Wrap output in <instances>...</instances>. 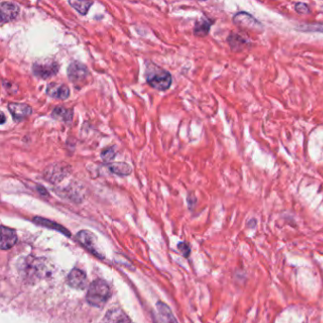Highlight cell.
Listing matches in <instances>:
<instances>
[{
  "mask_svg": "<svg viewBox=\"0 0 323 323\" xmlns=\"http://www.w3.org/2000/svg\"><path fill=\"white\" fill-rule=\"evenodd\" d=\"M46 92L49 97L58 99V100H67V98L70 96V90H69L68 86L65 84L50 83L47 86Z\"/></svg>",
  "mask_w": 323,
  "mask_h": 323,
  "instance_id": "8",
  "label": "cell"
},
{
  "mask_svg": "<svg viewBox=\"0 0 323 323\" xmlns=\"http://www.w3.org/2000/svg\"><path fill=\"white\" fill-rule=\"evenodd\" d=\"M115 156H116V151H115V148L113 146L105 148L101 153L102 160L106 163L112 162L114 160Z\"/></svg>",
  "mask_w": 323,
  "mask_h": 323,
  "instance_id": "19",
  "label": "cell"
},
{
  "mask_svg": "<svg viewBox=\"0 0 323 323\" xmlns=\"http://www.w3.org/2000/svg\"><path fill=\"white\" fill-rule=\"evenodd\" d=\"M228 43L230 48L234 51H242L244 48H247L248 44L247 39L242 37L238 33L229 34L228 37Z\"/></svg>",
  "mask_w": 323,
  "mask_h": 323,
  "instance_id": "14",
  "label": "cell"
},
{
  "mask_svg": "<svg viewBox=\"0 0 323 323\" xmlns=\"http://www.w3.org/2000/svg\"><path fill=\"white\" fill-rule=\"evenodd\" d=\"M213 25V21L207 17H202L201 19L198 20L195 25H194V29L193 32L196 36L204 37L209 34V30L211 26Z\"/></svg>",
  "mask_w": 323,
  "mask_h": 323,
  "instance_id": "12",
  "label": "cell"
},
{
  "mask_svg": "<svg viewBox=\"0 0 323 323\" xmlns=\"http://www.w3.org/2000/svg\"><path fill=\"white\" fill-rule=\"evenodd\" d=\"M159 304L162 306V307H160V306L158 305V306H159V311H160L162 316H163V318L167 321V323H176V321H175V319L173 318V316L171 315V311L169 312V310H170L169 307L166 306L165 304H162V303H159Z\"/></svg>",
  "mask_w": 323,
  "mask_h": 323,
  "instance_id": "18",
  "label": "cell"
},
{
  "mask_svg": "<svg viewBox=\"0 0 323 323\" xmlns=\"http://www.w3.org/2000/svg\"><path fill=\"white\" fill-rule=\"evenodd\" d=\"M108 169L111 172L119 176H128L132 172V168L125 162H114L108 165Z\"/></svg>",
  "mask_w": 323,
  "mask_h": 323,
  "instance_id": "15",
  "label": "cell"
},
{
  "mask_svg": "<svg viewBox=\"0 0 323 323\" xmlns=\"http://www.w3.org/2000/svg\"><path fill=\"white\" fill-rule=\"evenodd\" d=\"M34 222H36V223H37V224H39V225L45 226V227H51V228H55V229L63 230V231H64V232H65V233H66L67 235V234L69 235V233L66 232L67 230H65V229L62 228V227H59L56 223H52V222H50V221H48V220H46V219L43 218H35L34 219Z\"/></svg>",
  "mask_w": 323,
  "mask_h": 323,
  "instance_id": "20",
  "label": "cell"
},
{
  "mask_svg": "<svg viewBox=\"0 0 323 323\" xmlns=\"http://www.w3.org/2000/svg\"><path fill=\"white\" fill-rule=\"evenodd\" d=\"M67 283L72 288L84 289L87 283L86 273L78 268L72 269L67 277Z\"/></svg>",
  "mask_w": 323,
  "mask_h": 323,
  "instance_id": "9",
  "label": "cell"
},
{
  "mask_svg": "<svg viewBox=\"0 0 323 323\" xmlns=\"http://www.w3.org/2000/svg\"><path fill=\"white\" fill-rule=\"evenodd\" d=\"M78 239L79 241L84 245L86 246V247H87L90 251H92L93 253H95L97 255L98 254V251L96 250V241L95 237L93 236L92 233L86 231V230H83L81 231L79 234H78Z\"/></svg>",
  "mask_w": 323,
  "mask_h": 323,
  "instance_id": "16",
  "label": "cell"
},
{
  "mask_svg": "<svg viewBox=\"0 0 323 323\" xmlns=\"http://www.w3.org/2000/svg\"><path fill=\"white\" fill-rule=\"evenodd\" d=\"M60 66L54 60H44L37 61L32 66V72L40 79L46 80L56 75L59 71Z\"/></svg>",
  "mask_w": 323,
  "mask_h": 323,
  "instance_id": "4",
  "label": "cell"
},
{
  "mask_svg": "<svg viewBox=\"0 0 323 323\" xmlns=\"http://www.w3.org/2000/svg\"><path fill=\"white\" fill-rule=\"evenodd\" d=\"M233 23L238 28L251 32L261 33L264 29V26L256 18L245 11L236 13L233 17Z\"/></svg>",
  "mask_w": 323,
  "mask_h": 323,
  "instance_id": "3",
  "label": "cell"
},
{
  "mask_svg": "<svg viewBox=\"0 0 323 323\" xmlns=\"http://www.w3.org/2000/svg\"><path fill=\"white\" fill-rule=\"evenodd\" d=\"M104 323H132L129 317L123 310L116 308L109 310L104 319Z\"/></svg>",
  "mask_w": 323,
  "mask_h": 323,
  "instance_id": "11",
  "label": "cell"
},
{
  "mask_svg": "<svg viewBox=\"0 0 323 323\" xmlns=\"http://www.w3.org/2000/svg\"><path fill=\"white\" fill-rule=\"evenodd\" d=\"M144 76L146 82L152 86L153 88L159 91H165L169 89L172 83L171 73L162 67H157L154 64H151L150 67H146Z\"/></svg>",
  "mask_w": 323,
  "mask_h": 323,
  "instance_id": "1",
  "label": "cell"
},
{
  "mask_svg": "<svg viewBox=\"0 0 323 323\" xmlns=\"http://www.w3.org/2000/svg\"><path fill=\"white\" fill-rule=\"evenodd\" d=\"M1 249L6 250L13 247L17 243V235L16 232L10 228H6L2 226L1 228Z\"/></svg>",
  "mask_w": 323,
  "mask_h": 323,
  "instance_id": "10",
  "label": "cell"
},
{
  "mask_svg": "<svg viewBox=\"0 0 323 323\" xmlns=\"http://www.w3.org/2000/svg\"><path fill=\"white\" fill-rule=\"evenodd\" d=\"M68 4L76 10L80 14L86 15L90 9V7L93 5V2L91 1H68Z\"/></svg>",
  "mask_w": 323,
  "mask_h": 323,
  "instance_id": "17",
  "label": "cell"
},
{
  "mask_svg": "<svg viewBox=\"0 0 323 323\" xmlns=\"http://www.w3.org/2000/svg\"><path fill=\"white\" fill-rule=\"evenodd\" d=\"M178 248H179V250H180L181 252H182L185 256H189V254L190 253V247H189V246H188L187 244H185V243L179 244V247H178Z\"/></svg>",
  "mask_w": 323,
  "mask_h": 323,
  "instance_id": "22",
  "label": "cell"
},
{
  "mask_svg": "<svg viewBox=\"0 0 323 323\" xmlns=\"http://www.w3.org/2000/svg\"><path fill=\"white\" fill-rule=\"evenodd\" d=\"M1 124H4L5 123H6V116H5V114L3 113V112H1Z\"/></svg>",
  "mask_w": 323,
  "mask_h": 323,
  "instance_id": "24",
  "label": "cell"
},
{
  "mask_svg": "<svg viewBox=\"0 0 323 323\" xmlns=\"http://www.w3.org/2000/svg\"><path fill=\"white\" fill-rule=\"evenodd\" d=\"M295 10L299 14H308V13H310L309 7L305 3H302V2H299V3L295 4Z\"/></svg>",
  "mask_w": 323,
  "mask_h": 323,
  "instance_id": "21",
  "label": "cell"
},
{
  "mask_svg": "<svg viewBox=\"0 0 323 323\" xmlns=\"http://www.w3.org/2000/svg\"><path fill=\"white\" fill-rule=\"evenodd\" d=\"M88 76L89 72L86 65L78 61L70 63L67 67V77L75 86L86 82Z\"/></svg>",
  "mask_w": 323,
  "mask_h": 323,
  "instance_id": "5",
  "label": "cell"
},
{
  "mask_svg": "<svg viewBox=\"0 0 323 323\" xmlns=\"http://www.w3.org/2000/svg\"><path fill=\"white\" fill-rule=\"evenodd\" d=\"M8 109L15 122H21L28 118L32 113V108L27 104L20 103H10Z\"/></svg>",
  "mask_w": 323,
  "mask_h": 323,
  "instance_id": "7",
  "label": "cell"
},
{
  "mask_svg": "<svg viewBox=\"0 0 323 323\" xmlns=\"http://www.w3.org/2000/svg\"><path fill=\"white\" fill-rule=\"evenodd\" d=\"M111 296L109 285L103 280H96L88 288L86 300L96 307H103Z\"/></svg>",
  "mask_w": 323,
  "mask_h": 323,
  "instance_id": "2",
  "label": "cell"
},
{
  "mask_svg": "<svg viewBox=\"0 0 323 323\" xmlns=\"http://www.w3.org/2000/svg\"><path fill=\"white\" fill-rule=\"evenodd\" d=\"M19 7L12 2H1L0 4V21L2 24L16 19L19 15Z\"/></svg>",
  "mask_w": 323,
  "mask_h": 323,
  "instance_id": "6",
  "label": "cell"
},
{
  "mask_svg": "<svg viewBox=\"0 0 323 323\" xmlns=\"http://www.w3.org/2000/svg\"><path fill=\"white\" fill-rule=\"evenodd\" d=\"M3 86L7 89V92H9V93H13V91L11 90V87L13 86V87H15V84H13V83H11V82H10V81H7V80H3Z\"/></svg>",
  "mask_w": 323,
  "mask_h": 323,
  "instance_id": "23",
  "label": "cell"
},
{
  "mask_svg": "<svg viewBox=\"0 0 323 323\" xmlns=\"http://www.w3.org/2000/svg\"><path fill=\"white\" fill-rule=\"evenodd\" d=\"M51 116L58 121H62L64 123H70L73 119V110L66 108L64 106H57L53 109Z\"/></svg>",
  "mask_w": 323,
  "mask_h": 323,
  "instance_id": "13",
  "label": "cell"
}]
</instances>
